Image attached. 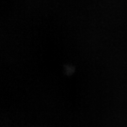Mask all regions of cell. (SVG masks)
Returning <instances> with one entry per match:
<instances>
[]
</instances>
